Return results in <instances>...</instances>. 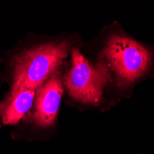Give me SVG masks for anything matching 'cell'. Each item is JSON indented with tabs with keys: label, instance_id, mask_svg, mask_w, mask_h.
Wrapping results in <instances>:
<instances>
[{
	"label": "cell",
	"instance_id": "6da1fadb",
	"mask_svg": "<svg viewBox=\"0 0 154 154\" xmlns=\"http://www.w3.org/2000/svg\"><path fill=\"white\" fill-rule=\"evenodd\" d=\"M93 61L107 73L110 107L130 98L137 84L154 78V45L133 38L117 21L103 28L98 36Z\"/></svg>",
	"mask_w": 154,
	"mask_h": 154
},
{
	"label": "cell",
	"instance_id": "7a4b0ae2",
	"mask_svg": "<svg viewBox=\"0 0 154 154\" xmlns=\"http://www.w3.org/2000/svg\"><path fill=\"white\" fill-rule=\"evenodd\" d=\"M70 51L68 41L52 40L27 49L12 63V90H37L57 72Z\"/></svg>",
	"mask_w": 154,
	"mask_h": 154
},
{
	"label": "cell",
	"instance_id": "3957f363",
	"mask_svg": "<svg viewBox=\"0 0 154 154\" xmlns=\"http://www.w3.org/2000/svg\"><path fill=\"white\" fill-rule=\"evenodd\" d=\"M65 86L74 100L84 105L110 108L106 92L109 79L103 66L90 61L78 50L72 51L71 66L64 79Z\"/></svg>",
	"mask_w": 154,
	"mask_h": 154
},
{
	"label": "cell",
	"instance_id": "277c9868",
	"mask_svg": "<svg viewBox=\"0 0 154 154\" xmlns=\"http://www.w3.org/2000/svg\"><path fill=\"white\" fill-rule=\"evenodd\" d=\"M36 91L33 103V121L38 127L51 128L57 120L64 92L63 81L59 73L54 74Z\"/></svg>",
	"mask_w": 154,
	"mask_h": 154
},
{
	"label": "cell",
	"instance_id": "5b68a950",
	"mask_svg": "<svg viewBox=\"0 0 154 154\" xmlns=\"http://www.w3.org/2000/svg\"><path fill=\"white\" fill-rule=\"evenodd\" d=\"M36 90H12L7 99L0 103V118L5 125H14L20 121L34 103Z\"/></svg>",
	"mask_w": 154,
	"mask_h": 154
},
{
	"label": "cell",
	"instance_id": "8992f818",
	"mask_svg": "<svg viewBox=\"0 0 154 154\" xmlns=\"http://www.w3.org/2000/svg\"><path fill=\"white\" fill-rule=\"evenodd\" d=\"M137 154H142V153H137Z\"/></svg>",
	"mask_w": 154,
	"mask_h": 154
}]
</instances>
